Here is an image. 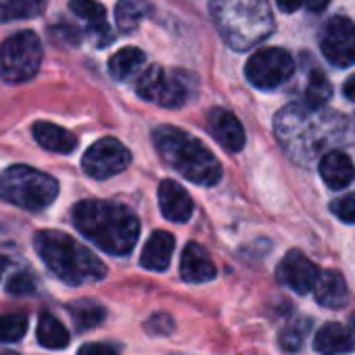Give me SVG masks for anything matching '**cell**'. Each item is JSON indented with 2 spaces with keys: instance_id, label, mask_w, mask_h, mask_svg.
<instances>
[{
  "instance_id": "33",
  "label": "cell",
  "mask_w": 355,
  "mask_h": 355,
  "mask_svg": "<svg viewBox=\"0 0 355 355\" xmlns=\"http://www.w3.org/2000/svg\"><path fill=\"white\" fill-rule=\"evenodd\" d=\"M78 355H117V349L107 343H90V345H84L78 351Z\"/></svg>"
},
{
  "instance_id": "21",
  "label": "cell",
  "mask_w": 355,
  "mask_h": 355,
  "mask_svg": "<svg viewBox=\"0 0 355 355\" xmlns=\"http://www.w3.org/2000/svg\"><path fill=\"white\" fill-rule=\"evenodd\" d=\"M34 138L42 148L53 150V153H63V155L71 153L78 146V138L69 130L55 125L51 121H38L34 125Z\"/></svg>"
},
{
  "instance_id": "26",
  "label": "cell",
  "mask_w": 355,
  "mask_h": 355,
  "mask_svg": "<svg viewBox=\"0 0 355 355\" xmlns=\"http://www.w3.org/2000/svg\"><path fill=\"white\" fill-rule=\"evenodd\" d=\"M332 96V86L330 80L322 69H311L307 78V88H305V103L309 107H324Z\"/></svg>"
},
{
  "instance_id": "19",
  "label": "cell",
  "mask_w": 355,
  "mask_h": 355,
  "mask_svg": "<svg viewBox=\"0 0 355 355\" xmlns=\"http://www.w3.org/2000/svg\"><path fill=\"white\" fill-rule=\"evenodd\" d=\"M315 301L328 309H343L349 303V286L340 272L324 270L313 284Z\"/></svg>"
},
{
  "instance_id": "3",
  "label": "cell",
  "mask_w": 355,
  "mask_h": 355,
  "mask_svg": "<svg viewBox=\"0 0 355 355\" xmlns=\"http://www.w3.org/2000/svg\"><path fill=\"white\" fill-rule=\"evenodd\" d=\"M209 13L224 42L234 51H249L274 32L268 0H209Z\"/></svg>"
},
{
  "instance_id": "35",
  "label": "cell",
  "mask_w": 355,
  "mask_h": 355,
  "mask_svg": "<svg viewBox=\"0 0 355 355\" xmlns=\"http://www.w3.org/2000/svg\"><path fill=\"white\" fill-rule=\"evenodd\" d=\"M276 3H278V9L282 13H295L297 9L303 7L305 0H276Z\"/></svg>"
},
{
  "instance_id": "37",
  "label": "cell",
  "mask_w": 355,
  "mask_h": 355,
  "mask_svg": "<svg viewBox=\"0 0 355 355\" xmlns=\"http://www.w3.org/2000/svg\"><path fill=\"white\" fill-rule=\"evenodd\" d=\"M328 3H330V0H305L307 9L313 11V13H322L328 7Z\"/></svg>"
},
{
  "instance_id": "29",
  "label": "cell",
  "mask_w": 355,
  "mask_h": 355,
  "mask_svg": "<svg viewBox=\"0 0 355 355\" xmlns=\"http://www.w3.org/2000/svg\"><path fill=\"white\" fill-rule=\"evenodd\" d=\"M330 211L345 224H355V193L338 197L330 203Z\"/></svg>"
},
{
  "instance_id": "36",
  "label": "cell",
  "mask_w": 355,
  "mask_h": 355,
  "mask_svg": "<svg viewBox=\"0 0 355 355\" xmlns=\"http://www.w3.org/2000/svg\"><path fill=\"white\" fill-rule=\"evenodd\" d=\"M343 94H345V98H349L351 103H355V73L345 82V86H343Z\"/></svg>"
},
{
  "instance_id": "38",
  "label": "cell",
  "mask_w": 355,
  "mask_h": 355,
  "mask_svg": "<svg viewBox=\"0 0 355 355\" xmlns=\"http://www.w3.org/2000/svg\"><path fill=\"white\" fill-rule=\"evenodd\" d=\"M5 268H7V261H5V257H0V278H3V272H5Z\"/></svg>"
},
{
  "instance_id": "23",
  "label": "cell",
  "mask_w": 355,
  "mask_h": 355,
  "mask_svg": "<svg viewBox=\"0 0 355 355\" xmlns=\"http://www.w3.org/2000/svg\"><path fill=\"white\" fill-rule=\"evenodd\" d=\"M148 11H150L148 0H119L117 7H115L117 30L121 34L134 32L142 24V19L148 15Z\"/></svg>"
},
{
  "instance_id": "6",
  "label": "cell",
  "mask_w": 355,
  "mask_h": 355,
  "mask_svg": "<svg viewBox=\"0 0 355 355\" xmlns=\"http://www.w3.org/2000/svg\"><path fill=\"white\" fill-rule=\"evenodd\" d=\"M57 195L59 184L55 178L30 165H13L0 175V197L21 209H46Z\"/></svg>"
},
{
  "instance_id": "2",
  "label": "cell",
  "mask_w": 355,
  "mask_h": 355,
  "mask_svg": "<svg viewBox=\"0 0 355 355\" xmlns=\"http://www.w3.org/2000/svg\"><path fill=\"white\" fill-rule=\"evenodd\" d=\"M76 228L98 249L109 255L132 253L138 234V218L119 203L107 201H82L73 207Z\"/></svg>"
},
{
  "instance_id": "9",
  "label": "cell",
  "mask_w": 355,
  "mask_h": 355,
  "mask_svg": "<svg viewBox=\"0 0 355 355\" xmlns=\"http://www.w3.org/2000/svg\"><path fill=\"white\" fill-rule=\"evenodd\" d=\"M295 73V59L284 49H261L247 61L245 76L259 90H276Z\"/></svg>"
},
{
  "instance_id": "14",
  "label": "cell",
  "mask_w": 355,
  "mask_h": 355,
  "mask_svg": "<svg viewBox=\"0 0 355 355\" xmlns=\"http://www.w3.org/2000/svg\"><path fill=\"white\" fill-rule=\"evenodd\" d=\"M159 207L165 220L184 224L193 216V199L191 195L173 180H163L159 187Z\"/></svg>"
},
{
  "instance_id": "28",
  "label": "cell",
  "mask_w": 355,
  "mask_h": 355,
  "mask_svg": "<svg viewBox=\"0 0 355 355\" xmlns=\"http://www.w3.org/2000/svg\"><path fill=\"white\" fill-rule=\"evenodd\" d=\"M28 332V318L24 313H7L0 315V340L15 343L24 338Z\"/></svg>"
},
{
  "instance_id": "30",
  "label": "cell",
  "mask_w": 355,
  "mask_h": 355,
  "mask_svg": "<svg viewBox=\"0 0 355 355\" xmlns=\"http://www.w3.org/2000/svg\"><path fill=\"white\" fill-rule=\"evenodd\" d=\"M34 291H36V282H34L32 274H28V272H19L7 282V293L15 295V297H28Z\"/></svg>"
},
{
  "instance_id": "17",
  "label": "cell",
  "mask_w": 355,
  "mask_h": 355,
  "mask_svg": "<svg viewBox=\"0 0 355 355\" xmlns=\"http://www.w3.org/2000/svg\"><path fill=\"white\" fill-rule=\"evenodd\" d=\"M216 274H218V270H216V263L211 261L209 253L201 245L189 243L184 247L182 261H180V276H182V280L191 282V284H199V282L214 280Z\"/></svg>"
},
{
  "instance_id": "39",
  "label": "cell",
  "mask_w": 355,
  "mask_h": 355,
  "mask_svg": "<svg viewBox=\"0 0 355 355\" xmlns=\"http://www.w3.org/2000/svg\"><path fill=\"white\" fill-rule=\"evenodd\" d=\"M349 328L355 332V315H351V318H349Z\"/></svg>"
},
{
  "instance_id": "27",
  "label": "cell",
  "mask_w": 355,
  "mask_h": 355,
  "mask_svg": "<svg viewBox=\"0 0 355 355\" xmlns=\"http://www.w3.org/2000/svg\"><path fill=\"white\" fill-rule=\"evenodd\" d=\"M69 311H71L73 324L80 332L92 330L94 326H98L105 320V309L92 301H78V303L69 305Z\"/></svg>"
},
{
  "instance_id": "31",
  "label": "cell",
  "mask_w": 355,
  "mask_h": 355,
  "mask_svg": "<svg viewBox=\"0 0 355 355\" xmlns=\"http://www.w3.org/2000/svg\"><path fill=\"white\" fill-rule=\"evenodd\" d=\"M146 330L155 336H165L173 330V320L167 313H155L148 322H146Z\"/></svg>"
},
{
  "instance_id": "20",
  "label": "cell",
  "mask_w": 355,
  "mask_h": 355,
  "mask_svg": "<svg viewBox=\"0 0 355 355\" xmlns=\"http://www.w3.org/2000/svg\"><path fill=\"white\" fill-rule=\"evenodd\" d=\"M175 247V239L165 232V230H157L150 234V239L146 241L142 255H140V266L150 270V272H163L169 268L171 261V253Z\"/></svg>"
},
{
  "instance_id": "10",
  "label": "cell",
  "mask_w": 355,
  "mask_h": 355,
  "mask_svg": "<svg viewBox=\"0 0 355 355\" xmlns=\"http://www.w3.org/2000/svg\"><path fill=\"white\" fill-rule=\"evenodd\" d=\"M320 49L334 67L355 65V24L340 15L328 19L320 34Z\"/></svg>"
},
{
  "instance_id": "13",
  "label": "cell",
  "mask_w": 355,
  "mask_h": 355,
  "mask_svg": "<svg viewBox=\"0 0 355 355\" xmlns=\"http://www.w3.org/2000/svg\"><path fill=\"white\" fill-rule=\"evenodd\" d=\"M207 128H209L211 136L228 153H241L243 150L247 138H245V130H243V125L234 113H230L222 107H214L207 113Z\"/></svg>"
},
{
  "instance_id": "8",
  "label": "cell",
  "mask_w": 355,
  "mask_h": 355,
  "mask_svg": "<svg viewBox=\"0 0 355 355\" xmlns=\"http://www.w3.org/2000/svg\"><path fill=\"white\" fill-rule=\"evenodd\" d=\"M42 63V42L34 32H19L0 44V78L17 84L32 80Z\"/></svg>"
},
{
  "instance_id": "16",
  "label": "cell",
  "mask_w": 355,
  "mask_h": 355,
  "mask_svg": "<svg viewBox=\"0 0 355 355\" xmlns=\"http://www.w3.org/2000/svg\"><path fill=\"white\" fill-rule=\"evenodd\" d=\"M313 349L322 355H343L355 351V332L338 322L324 324L313 336Z\"/></svg>"
},
{
  "instance_id": "18",
  "label": "cell",
  "mask_w": 355,
  "mask_h": 355,
  "mask_svg": "<svg viewBox=\"0 0 355 355\" xmlns=\"http://www.w3.org/2000/svg\"><path fill=\"white\" fill-rule=\"evenodd\" d=\"M320 175L332 191H343L353 182L355 167L349 155L334 148L320 157Z\"/></svg>"
},
{
  "instance_id": "34",
  "label": "cell",
  "mask_w": 355,
  "mask_h": 355,
  "mask_svg": "<svg viewBox=\"0 0 355 355\" xmlns=\"http://www.w3.org/2000/svg\"><path fill=\"white\" fill-rule=\"evenodd\" d=\"M15 19H21L15 0H0V24L15 21Z\"/></svg>"
},
{
  "instance_id": "25",
  "label": "cell",
  "mask_w": 355,
  "mask_h": 355,
  "mask_svg": "<svg viewBox=\"0 0 355 355\" xmlns=\"http://www.w3.org/2000/svg\"><path fill=\"white\" fill-rule=\"evenodd\" d=\"M309 330H311V320L309 318H295L282 328V332L278 336V343L286 353H295V351H299L303 347Z\"/></svg>"
},
{
  "instance_id": "24",
  "label": "cell",
  "mask_w": 355,
  "mask_h": 355,
  "mask_svg": "<svg viewBox=\"0 0 355 355\" xmlns=\"http://www.w3.org/2000/svg\"><path fill=\"white\" fill-rule=\"evenodd\" d=\"M38 343L46 349H65L69 345V332L55 315L42 313L38 320Z\"/></svg>"
},
{
  "instance_id": "32",
  "label": "cell",
  "mask_w": 355,
  "mask_h": 355,
  "mask_svg": "<svg viewBox=\"0 0 355 355\" xmlns=\"http://www.w3.org/2000/svg\"><path fill=\"white\" fill-rule=\"evenodd\" d=\"M17 9H19V17L28 19V17H36L46 9V0H15Z\"/></svg>"
},
{
  "instance_id": "4",
  "label": "cell",
  "mask_w": 355,
  "mask_h": 355,
  "mask_svg": "<svg viewBox=\"0 0 355 355\" xmlns=\"http://www.w3.org/2000/svg\"><path fill=\"white\" fill-rule=\"evenodd\" d=\"M153 142L161 159L187 180L199 187H214L222 178V165L216 155L195 136L173 125H159Z\"/></svg>"
},
{
  "instance_id": "11",
  "label": "cell",
  "mask_w": 355,
  "mask_h": 355,
  "mask_svg": "<svg viewBox=\"0 0 355 355\" xmlns=\"http://www.w3.org/2000/svg\"><path fill=\"white\" fill-rule=\"evenodd\" d=\"M130 161V150L117 138H101L86 150L82 167L94 180H107L111 175L121 173Z\"/></svg>"
},
{
  "instance_id": "1",
  "label": "cell",
  "mask_w": 355,
  "mask_h": 355,
  "mask_svg": "<svg viewBox=\"0 0 355 355\" xmlns=\"http://www.w3.org/2000/svg\"><path fill=\"white\" fill-rule=\"evenodd\" d=\"M274 134L286 157L301 167H309L328 150L355 144L353 119L307 103L282 107L274 119Z\"/></svg>"
},
{
  "instance_id": "5",
  "label": "cell",
  "mask_w": 355,
  "mask_h": 355,
  "mask_svg": "<svg viewBox=\"0 0 355 355\" xmlns=\"http://www.w3.org/2000/svg\"><path fill=\"white\" fill-rule=\"evenodd\" d=\"M34 247L46 268L71 286L101 280L107 274L105 263L92 251L63 232L42 230L34 236Z\"/></svg>"
},
{
  "instance_id": "12",
  "label": "cell",
  "mask_w": 355,
  "mask_h": 355,
  "mask_svg": "<svg viewBox=\"0 0 355 355\" xmlns=\"http://www.w3.org/2000/svg\"><path fill=\"white\" fill-rule=\"evenodd\" d=\"M320 276V268L301 251L293 249L288 251L282 261L278 263L276 270V278L280 284H284L286 288L295 291L297 295H307L313 291V284Z\"/></svg>"
},
{
  "instance_id": "7",
  "label": "cell",
  "mask_w": 355,
  "mask_h": 355,
  "mask_svg": "<svg viewBox=\"0 0 355 355\" xmlns=\"http://www.w3.org/2000/svg\"><path fill=\"white\" fill-rule=\"evenodd\" d=\"M136 92L140 98L157 103L167 109H178L187 105L197 92V82L191 73L175 69L167 73L163 67L153 65L140 71L136 78Z\"/></svg>"
},
{
  "instance_id": "15",
  "label": "cell",
  "mask_w": 355,
  "mask_h": 355,
  "mask_svg": "<svg viewBox=\"0 0 355 355\" xmlns=\"http://www.w3.org/2000/svg\"><path fill=\"white\" fill-rule=\"evenodd\" d=\"M69 9L88 26L90 38H94L98 46H107L113 40L111 28L107 24V11L101 3L96 0H71Z\"/></svg>"
},
{
  "instance_id": "22",
  "label": "cell",
  "mask_w": 355,
  "mask_h": 355,
  "mask_svg": "<svg viewBox=\"0 0 355 355\" xmlns=\"http://www.w3.org/2000/svg\"><path fill=\"white\" fill-rule=\"evenodd\" d=\"M144 65H146V55L140 49L128 46L109 59V73L115 80L128 82V80H136L144 69Z\"/></svg>"
}]
</instances>
